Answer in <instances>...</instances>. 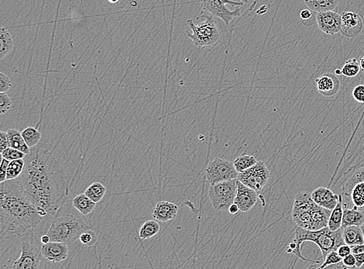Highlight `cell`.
Instances as JSON below:
<instances>
[{
    "mask_svg": "<svg viewBox=\"0 0 364 269\" xmlns=\"http://www.w3.org/2000/svg\"><path fill=\"white\" fill-rule=\"evenodd\" d=\"M360 65L356 58H351L345 62L343 68H342V74L348 77V78H353L358 75L360 71Z\"/></svg>",
    "mask_w": 364,
    "mask_h": 269,
    "instance_id": "obj_32",
    "label": "cell"
},
{
    "mask_svg": "<svg viewBox=\"0 0 364 269\" xmlns=\"http://www.w3.org/2000/svg\"><path fill=\"white\" fill-rule=\"evenodd\" d=\"M43 254L42 248L32 243L23 241L21 244V254L19 258L10 266L11 268L39 269L42 264Z\"/></svg>",
    "mask_w": 364,
    "mask_h": 269,
    "instance_id": "obj_11",
    "label": "cell"
},
{
    "mask_svg": "<svg viewBox=\"0 0 364 269\" xmlns=\"http://www.w3.org/2000/svg\"><path fill=\"white\" fill-rule=\"evenodd\" d=\"M360 228L361 229H362V235H363L364 237V221L362 222V224H361Z\"/></svg>",
    "mask_w": 364,
    "mask_h": 269,
    "instance_id": "obj_52",
    "label": "cell"
},
{
    "mask_svg": "<svg viewBox=\"0 0 364 269\" xmlns=\"http://www.w3.org/2000/svg\"><path fill=\"white\" fill-rule=\"evenodd\" d=\"M343 239L349 246L361 245L364 243V237L360 226H349L343 228Z\"/></svg>",
    "mask_w": 364,
    "mask_h": 269,
    "instance_id": "obj_21",
    "label": "cell"
},
{
    "mask_svg": "<svg viewBox=\"0 0 364 269\" xmlns=\"http://www.w3.org/2000/svg\"><path fill=\"white\" fill-rule=\"evenodd\" d=\"M106 193V188L99 182L92 183L86 188L84 194L94 203H97L101 201Z\"/></svg>",
    "mask_w": 364,
    "mask_h": 269,
    "instance_id": "obj_27",
    "label": "cell"
},
{
    "mask_svg": "<svg viewBox=\"0 0 364 269\" xmlns=\"http://www.w3.org/2000/svg\"><path fill=\"white\" fill-rule=\"evenodd\" d=\"M205 172L207 182L210 185L235 179L238 176V172L235 169L234 164L220 158L209 162Z\"/></svg>",
    "mask_w": 364,
    "mask_h": 269,
    "instance_id": "obj_9",
    "label": "cell"
},
{
    "mask_svg": "<svg viewBox=\"0 0 364 269\" xmlns=\"http://www.w3.org/2000/svg\"><path fill=\"white\" fill-rule=\"evenodd\" d=\"M342 261H343V258L339 254L337 251H333L326 255L324 262L320 266L319 268H326L329 266L340 264Z\"/></svg>",
    "mask_w": 364,
    "mask_h": 269,
    "instance_id": "obj_35",
    "label": "cell"
},
{
    "mask_svg": "<svg viewBox=\"0 0 364 269\" xmlns=\"http://www.w3.org/2000/svg\"><path fill=\"white\" fill-rule=\"evenodd\" d=\"M80 240L83 245L88 247H91L93 246L97 242L98 237L94 230L90 229L86 230L80 236Z\"/></svg>",
    "mask_w": 364,
    "mask_h": 269,
    "instance_id": "obj_36",
    "label": "cell"
},
{
    "mask_svg": "<svg viewBox=\"0 0 364 269\" xmlns=\"http://www.w3.org/2000/svg\"><path fill=\"white\" fill-rule=\"evenodd\" d=\"M237 181L238 179L235 178L210 185L208 189L209 199L214 210L217 211L229 210V207L235 202Z\"/></svg>",
    "mask_w": 364,
    "mask_h": 269,
    "instance_id": "obj_7",
    "label": "cell"
},
{
    "mask_svg": "<svg viewBox=\"0 0 364 269\" xmlns=\"http://www.w3.org/2000/svg\"><path fill=\"white\" fill-rule=\"evenodd\" d=\"M300 16H301V18L302 19V20H306L311 18L312 14H311V10L306 9V10H303L301 12Z\"/></svg>",
    "mask_w": 364,
    "mask_h": 269,
    "instance_id": "obj_46",
    "label": "cell"
},
{
    "mask_svg": "<svg viewBox=\"0 0 364 269\" xmlns=\"http://www.w3.org/2000/svg\"><path fill=\"white\" fill-rule=\"evenodd\" d=\"M14 42L13 36L5 27L0 28V58L3 59L14 50Z\"/></svg>",
    "mask_w": 364,
    "mask_h": 269,
    "instance_id": "obj_26",
    "label": "cell"
},
{
    "mask_svg": "<svg viewBox=\"0 0 364 269\" xmlns=\"http://www.w3.org/2000/svg\"><path fill=\"white\" fill-rule=\"evenodd\" d=\"M343 197L340 195L339 203L336 205V207L331 211V214L329 219L328 227L331 230H338L342 228L343 224Z\"/></svg>",
    "mask_w": 364,
    "mask_h": 269,
    "instance_id": "obj_22",
    "label": "cell"
},
{
    "mask_svg": "<svg viewBox=\"0 0 364 269\" xmlns=\"http://www.w3.org/2000/svg\"><path fill=\"white\" fill-rule=\"evenodd\" d=\"M364 221V213L359 211L358 207H355L353 209L347 208V204H343V217L342 228L346 226H360Z\"/></svg>",
    "mask_w": 364,
    "mask_h": 269,
    "instance_id": "obj_20",
    "label": "cell"
},
{
    "mask_svg": "<svg viewBox=\"0 0 364 269\" xmlns=\"http://www.w3.org/2000/svg\"><path fill=\"white\" fill-rule=\"evenodd\" d=\"M337 252L339 253L342 258H345L346 256L349 255V254L352 253V248L351 246H349L347 244H343V245H340L337 249Z\"/></svg>",
    "mask_w": 364,
    "mask_h": 269,
    "instance_id": "obj_43",
    "label": "cell"
},
{
    "mask_svg": "<svg viewBox=\"0 0 364 269\" xmlns=\"http://www.w3.org/2000/svg\"><path fill=\"white\" fill-rule=\"evenodd\" d=\"M24 165V159L11 161L9 164L8 169H7V180L17 179L23 172Z\"/></svg>",
    "mask_w": 364,
    "mask_h": 269,
    "instance_id": "obj_31",
    "label": "cell"
},
{
    "mask_svg": "<svg viewBox=\"0 0 364 269\" xmlns=\"http://www.w3.org/2000/svg\"><path fill=\"white\" fill-rule=\"evenodd\" d=\"M108 1L111 4H117V3L119 2L120 0H108Z\"/></svg>",
    "mask_w": 364,
    "mask_h": 269,
    "instance_id": "obj_51",
    "label": "cell"
},
{
    "mask_svg": "<svg viewBox=\"0 0 364 269\" xmlns=\"http://www.w3.org/2000/svg\"><path fill=\"white\" fill-rule=\"evenodd\" d=\"M355 207L358 208L364 207V182L356 184L351 193L350 196Z\"/></svg>",
    "mask_w": 364,
    "mask_h": 269,
    "instance_id": "obj_33",
    "label": "cell"
},
{
    "mask_svg": "<svg viewBox=\"0 0 364 269\" xmlns=\"http://www.w3.org/2000/svg\"><path fill=\"white\" fill-rule=\"evenodd\" d=\"M359 65H360L361 69L364 71V56H362L359 60Z\"/></svg>",
    "mask_w": 364,
    "mask_h": 269,
    "instance_id": "obj_49",
    "label": "cell"
},
{
    "mask_svg": "<svg viewBox=\"0 0 364 269\" xmlns=\"http://www.w3.org/2000/svg\"><path fill=\"white\" fill-rule=\"evenodd\" d=\"M352 248V253L353 254H361V253L364 252V243L361 244V245H354V246H351Z\"/></svg>",
    "mask_w": 364,
    "mask_h": 269,
    "instance_id": "obj_44",
    "label": "cell"
},
{
    "mask_svg": "<svg viewBox=\"0 0 364 269\" xmlns=\"http://www.w3.org/2000/svg\"><path fill=\"white\" fill-rule=\"evenodd\" d=\"M258 161L257 160L256 157L252 156H247V155H242V156H238L235 159L233 164L235 169L238 173L244 172L246 169L253 166L255 164L257 163Z\"/></svg>",
    "mask_w": 364,
    "mask_h": 269,
    "instance_id": "obj_30",
    "label": "cell"
},
{
    "mask_svg": "<svg viewBox=\"0 0 364 269\" xmlns=\"http://www.w3.org/2000/svg\"><path fill=\"white\" fill-rule=\"evenodd\" d=\"M1 156H2V158H4V159L11 162V161L17 160V159H24L27 156V155L23 153V152L20 151V150H17V149L9 147L1 152Z\"/></svg>",
    "mask_w": 364,
    "mask_h": 269,
    "instance_id": "obj_34",
    "label": "cell"
},
{
    "mask_svg": "<svg viewBox=\"0 0 364 269\" xmlns=\"http://www.w3.org/2000/svg\"><path fill=\"white\" fill-rule=\"evenodd\" d=\"M201 17H204L205 20L198 25H196L191 19L187 20V25L191 30V33L187 32V36L198 48L214 46L222 41L220 30L211 17L207 15Z\"/></svg>",
    "mask_w": 364,
    "mask_h": 269,
    "instance_id": "obj_6",
    "label": "cell"
},
{
    "mask_svg": "<svg viewBox=\"0 0 364 269\" xmlns=\"http://www.w3.org/2000/svg\"><path fill=\"white\" fill-rule=\"evenodd\" d=\"M343 263L346 268H349V267H356V257L353 253H351L349 255L346 256L345 258H343Z\"/></svg>",
    "mask_w": 364,
    "mask_h": 269,
    "instance_id": "obj_41",
    "label": "cell"
},
{
    "mask_svg": "<svg viewBox=\"0 0 364 269\" xmlns=\"http://www.w3.org/2000/svg\"><path fill=\"white\" fill-rule=\"evenodd\" d=\"M24 162L16 179L20 191L37 208L55 216L68 194L63 169L51 152L39 147L30 148Z\"/></svg>",
    "mask_w": 364,
    "mask_h": 269,
    "instance_id": "obj_1",
    "label": "cell"
},
{
    "mask_svg": "<svg viewBox=\"0 0 364 269\" xmlns=\"http://www.w3.org/2000/svg\"><path fill=\"white\" fill-rule=\"evenodd\" d=\"M44 258L52 262L58 263L68 258V245L57 241H50L42 247Z\"/></svg>",
    "mask_w": 364,
    "mask_h": 269,
    "instance_id": "obj_16",
    "label": "cell"
},
{
    "mask_svg": "<svg viewBox=\"0 0 364 269\" xmlns=\"http://www.w3.org/2000/svg\"><path fill=\"white\" fill-rule=\"evenodd\" d=\"M92 229L87 221L80 216L64 214L57 217L48 229L51 241L71 245L80 239V236L88 229Z\"/></svg>",
    "mask_w": 364,
    "mask_h": 269,
    "instance_id": "obj_5",
    "label": "cell"
},
{
    "mask_svg": "<svg viewBox=\"0 0 364 269\" xmlns=\"http://www.w3.org/2000/svg\"><path fill=\"white\" fill-rule=\"evenodd\" d=\"M41 241H42L43 245H45V244H48V243H49L50 241H51V238H50L49 235L47 234V235H43V236L42 237Z\"/></svg>",
    "mask_w": 364,
    "mask_h": 269,
    "instance_id": "obj_48",
    "label": "cell"
},
{
    "mask_svg": "<svg viewBox=\"0 0 364 269\" xmlns=\"http://www.w3.org/2000/svg\"><path fill=\"white\" fill-rule=\"evenodd\" d=\"M179 211V207L175 203L169 201H160L156 205L153 210V216L159 222H168L175 218Z\"/></svg>",
    "mask_w": 364,
    "mask_h": 269,
    "instance_id": "obj_19",
    "label": "cell"
},
{
    "mask_svg": "<svg viewBox=\"0 0 364 269\" xmlns=\"http://www.w3.org/2000/svg\"><path fill=\"white\" fill-rule=\"evenodd\" d=\"M0 226L2 232L20 235L34 228L43 216L38 208L23 196L16 179L1 182Z\"/></svg>",
    "mask_w": 364,
    "mask_h": 269,
    "instance_id": "obj_2",
    "label": "cell"
},
{
    "mask_svg": "<svg viewBox=\"0 0 364 269\" xmlns=\"http://www.w3.org/2000/svg\"><path fill=\"white\" fill-rule=\"evenodd\" d=\"M10 161L2 158L1 162V167H0V182H4L7 180V169H8L9 164Z\"/></svg>",
    "mask_w": 364,
    "mask_h": 269,
    "instance_id": "obj_40",
    "label": "cell"
},
{
    "mask_svg": "<svg viewBox=\"0 0 364 269\" xmlns=\"http://www.w3.org/2000/svg\"><path fill=\"white\" fill-rule=\"evenodd\" d=\"M270 176V170L267 165L260 161L249 169L238 173V180L257 191L264 188Z\"/></svg>",
    "mask_w": 364,
    "mask_h": 269,
    "instance_id": "obj_10",
    "label": "cell"
},
{
    "mask_svg": "<svg viewBox=\"0 0 364 269\" xmlns=\"http://www.w3.org/2000/svg\"><path fill=\"white\" fill-rule=\"evenodd\" d=\"M7 136H8L9 141H10V147L17 149L26 155H28L30 153V148L27 145V143L25 142L21 132L16 129L9 130L7 131Z\"/></svg>",
    "mask_w": 364,
    "mask_h": 269,
    "instance_id": "obj_24",
    "label": "cell"
},
{
    "mask_svg": "<svg viewBox=\"0 0 364 269\" xmlns=\"http://www.w3.org/2000/svg\"><path fill=\"white\" fill-rule=\"evenodd\" d=\"M363 27V20L353 12H343L341 14V32L344 36L352 38L358 36Z\"/></svg>",
    "mask_w": 364,
    "mask_h": 269,
    "instance_id": "obj_15",
    "label": "cell"
},
{
    "mask_svg": "<svg viewBox=\"0 0 364 269\" xmlns=\"http://www.w3.org/2000/svg\"><path fill=\"white\" fill-rule=\"evenodd\" d=\"M257 201L258 197L257 191L244 185L240 181H237V193L234 203L238 205L240 211L246 213L252 210Z\"/></svg>",
    "mask_w": 364,
    "mask_h": 269,
    "instance_id": "obj_13",
    "label": "cell"
},
{
    "mask_svg": "<svg viewBox=\"0 0 364 269\" xmlns=\"http://www.w3.org/2000/svg\"><path fill=\"white\" fill-rule=\"evenodd\" d=\"M316 22L319 30L326 34L334 35L341 30V14L334 10L317 13Z\"/></svg>",
    "mask_w": 364,
    "mask_h": 269,
    "instance_id": "obj_12",
    "label": "cell"
},
{
    "mask_svg": "<svg viewBox=\"0 0 364 269\" xmlns=\"http://www.w3.org/2000/svg\"><path fill=\"white\" fill-rule=\"evenodd\" d=\"M360 268L364 269V263L362 264V266H361Z\"/></svg>",
    "mask_w": 364,
    "mask_h": 269,
    "instance_id": "obj_53",
    "label": "cell"
},
{
    "mask_svg": "<svg viewBox=\"0 0 364 269\" xmlns=\"http://www.w3.org/2000/svg\"><path fill=\"white\" fill-rule=\"evenodd\" d=\"M229 210V213H232V214H237L238 212L240 210L238 208V205L235 204V203H234L231 205L230 207H229V210Z\"/></svg>",
    "mask_w": 364,
    "mask_h": 269,
    "instance_id": "obj_47",
    "label": "cell"
},
{
    "mask_svg": "<svg viewBox=\"0 0 364 269\" xmlns=\"http://www.w3.org/2000/svg\"><path fill=\"white\" fill-rule=\"evenodd\" d=\"M25 142L30 148L36 147L42 139V134L36 127H29L21 132Z\"/></svg>",
    "mask_w": 364,
    "mask_h": 269,
    "instance_id": "obj_29",
    "label": "cell"
},
{
    "mask_svg": "<svg viewBox=\"0 0 364 269\" xmlns=\"http://www.w3.org/2000/svg\"><path fill=\"white\" fill-rule=\"evenodd\" d=\"M160 230V225L156 220H148L140 228L139 237L142 240H147L156 236Z\"/></svg>",
    "mask_w": 364,
    "mask_h": 269,
    "instance_id": "obj_28",
    "label": "cell"
},
{
    "mask_svg": "<svg viewBox=\"0 0 364 269\" xmlns=\"http://www.w3.org/2000/svg\"><path fill=\"white\" fill-rule=\"evenodd\" d=\"M336 74L327 73L316 79L317 89L320 94L326 97H332L337 94L341 88V83Z\"/></svg>",
    "mask_w": 364,
    "mask_h": 269,
    "instance_id": "obj_17",
    "label": "cell"
},
{
    "mask_svg": "<svg viewBox=\"0 0 364 269\" xmlns=\"http://www.w3.org/2000/svg\"><path fill=\"white\" fill-rule=\"evenodd\" d=\"M305 241H311L318 245L322 254L323 259L326 255L333 251H337L340 245L346 244L343 239V228L338 230H331L328 226L318 229V230H308L303 228L297 226L295 229V238L289 245L286 249L288 253H293L297 258L304 261L318 264L319 261L305 258L301 254V245Z\"/></svg>",
    "mask_w": 364,
    "mask_h": 269,
    "instance_id": "obj_3",
    "label": "cell"
},
{
    "mask_svg": "<svg viewBox=\"0 0 364 269\" xmlns=\"http://www.w3.org/2000/svg\"><path fill=\"white\" fill-rule=\"evenodd\" d=\"M331 210L318 206L308 191H299L294 200L292 215L297 226L308 230H318L328 226Z\"/></svg>",
    "mask_w": 364,
    "mask_h": 269,
    "instance_id": "obj_4",
    "label": "cell"
},
{
    "mask_svg": "<svg viewBox=\"0 0 364 269\" xmlns=\"http://www.w3.org/2000/svg\"><path fill=\"white\" fill-rule=\"evenodd\" d=\"M305 3L310 10L320 13L334 10L340 0H305Z\"/></svg>",
    "mask_w": 364,
    "mask_h": 269,
    "instance_id": "obj_25",
    "label": "cell"
},
{
    "mask_svg": "<svg viewBox=\"0 0 364 269\" xmlns=\"http://www.w3.org/2000/svg\"><path fill=\"white\" fill-rule=\"evenodd\" d=\"M11 86L12 83L8 76L4 72H0V93H7Z\"/></svg>",
    "mask_w": 364,
    "mask_h": 269,
    "instance_id": "obj_38",
    "label": "cell"
},
{
    "mask_svg": "<svg viewBox=\"0 0 364 269\" xmlns=\"http://www.w3.org/2000/svg\"><path fill=\"white\" fill-rule=\"evenodd\" d=\"M13 104L10 98L6 93H0V113L4 114L11 109Z\"/></svg>",
    "mask_w": 364,
    "mask_h": 269,
    "instance_id": "obj_37",
    "label": "cell"
},
{
    "mask_svg": "<svg viewBox=\"0 0 364 269\" xmlns=\"http://www.w3.org/2000/svg\"><path fill=\"white\" fill-rule=\"evenodd\" d=\"M359 182H364V162L353 165L345 172L342 183L343 195L350 197L355 185Z\"/></svg>",
    "mask_w": 364,
    "mask_h": 269,
    "instance_id": "obj_14",
    "label": "cell"
},
{
    "mask_svg": "<svg viewBox=\"0 0 364 269\" xmlns=\"http://www.w3.org/2000/svg\"><path fill=\"white\" fill-rule=\"evenodd\" d=\"M96 204L85 194H80L72 200L73 207L83 215L91 213L96 208Z\"/></svg>",
    "mask_w": 364,
    "mask_h": 269,
    "instance_id": "obj_23",
    "label": "cell"
},
{
    "mask_svg": "<svg viewBox=\"0 0 364 269\" xmlns=\"http://www.w3.org/2000/svg\"><path fill=\"white\" fill-rule=\"evenodd\" d=\"M248 3V0H201V7L209 14L220 18L225 24L229 25L235 17L240 15V9L230 10L226 5L243 6Z\"/></svg>",
    "mask_w": 364,
    "mask_h": 269,
    "instance_id": "obj_8",
    "label": "cell"
},
{
    "mask_svg": "<svg viewBox=\"0 0 364 269\" xmlns=\"http://www.w3.org/2000/svg\"><path fill=\"white\" fill-rule=\"evenodd\" d=\"M356 257V267L360 268L361 266L364 263V252L361 254H354Z\"/></svg>",
    "mask_w": 364,
    "mask_h": 269,
    "instance_id": "obj_45",
    "label": "cell"
},
{
    "mask_svg": "<svg viewBox=\"0 0 364 269\" xmlns=\"http://www.w3.org/2000/svg\"><path fill=\"white\" fill-rule=\"evenodd\" d=\"M335 74H336V75L342 74V69H336V71H335Z\"/></svg>",
    "mask_w": 364,
    "mask_h": 269,
    "instance_id": "obj_50",
    "label": "cell"
},
{
    "mask_svg": "<svg viewBox=\"0 0 364 269\" xmlns=\"http://www.w3.org/2000/svg\"><path fill=\"white\" fill-rule=\"evenodd\" d=\"M353 99L359 103H364V85L360 84L356 86L353 89L352 93Z\"/></svg>",
    "mask_w": 364,
    "mask_h": 269,
    "instance_id": "obj_39",
    "label": "cell"
},
{
    "mask_svg": "<svg viewBox=\"0 0 364 269\" xmlns=\"http://www.w3.org/2000/svg\"><path fill=\"white\" fill-rule=\"evenodd\" d=\"M9 147H10V141H9L7 132L1 131L0 132V152H2L3 150Z\"/></svg>",
    "mask_w": 364,
    "mask_h": 269,
    "instance_id": "obj_42",
    "label": "cell"
},
{
    "mask_svg": "<svg viewBox=\"0 0 364 269\" xmlns=\"http://www.w3.org/2000/svg\"><path fill=\"white\" fill-rule=\"evenodd\" d=\"M311 198L315 203L327 210H333L339 203L340 195L335 194L330 188L318 187L311 193Z\"/></svg>",
    "mask_w": 364,
    "mask_h": 269,
    "instance_id": "obj_18",
    "label": "cell"
}]
</instances>
